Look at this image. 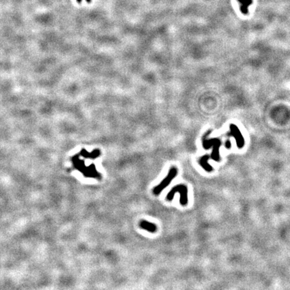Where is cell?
<instances>
[{
	"label": "cell",
	"instance_id": "6",
	"mask_svg": "<svg viewBox=\"0 0 290 290\" xmlns=\"http://www.w3.org/2000/svg\"><path fill=\"white\" fill-rule=\"evenodd\" d=\"M86 1H87L88 2V3H90V2L91 1V0H86Z\"/></svg>",
	"mask_w": 290,
	"mask_h": 290
},
{
	"label": "cell",
	"instance_id": "3",
	"mask_svg": "<svg viewBox=\"0 0 290 290\" xmlns=\"http://www.w3.org/2000/svg\"><path fill=\"white\" fill-rule=\"evenodd\" d=\"M140 226H141V228L146 230L151 233H155L156 230H157V228H156V226L155 224H153V223L147 222L146 220H142L140 222Z\"/></svg>",
	"mask_w": 290,
	"mask_h": 290
},
{
	"label": "cell",
	"instance_id": "2",
	"mask_svg": "<svg viewBox=\"0 0 290 290\" xmlns=\"http://www.w3.org/2000/svg\"><path fill=\"white\" fill-rule=\"evenodd\" d=\"M177 174V169L175 167H172L169 171L167 175L164 179L161 181L157 186H156L153 190V193L155 195H158L165 190V188L170 184L171 181L173 180Z\"/></svg>",
	"mask_w": 290,
	"mask_h": 290
},
{
	"label": "cell",
	"instance_id": "4",
	"mask_svg": "<svg viewBox=\"0 0 290 290\" xmlns=\"http://www.w3.org/2000/svg\"><path fill=\"white\" fill-rule=\"evenodd\" d=\"M238 1L241 3L240 10H241L242 13L244 14H247L248 13V8L252 3V0H238Z\"/></svg>",
	"mask_w": 290,
	"mask_h": 290
},
{
	"label": "cell",
	"instance_id": "5",
	"mask_svg": "<svg viewBox=\"0 0 290 290\" xmlns=\"http://www.w3.org/2000/svg\"><path fill=\"white\" fill-rule=\"evenodd\" d=\"M208 158V156H203V157L201 159V165H202L203 167L205 169H206L207 171H211L212 167H210V165L208 164V163L206 162V159Z\"/></svg>",
	"mask_w": 290,
	"mask_h": 290
},
{
	"label": "cell",
	"instance_id": "1",
	"mask_svg": "<svg viewBox=\"0 0 290 290\" xmlns=\"http://www.w3.org/2000/svg\"><path fill=\"white\" fill-rule=\"evenodd\" d=\"M179 193L180 194V203L181 206H186L188 203V188L185 185H177L173 187L171 190L167 194L166 199L168 201H172L173 199L174 195L176 193Z\"/></svg>",
	"mask_w": 290,
	"mask_h": 290
}]
</instances>
